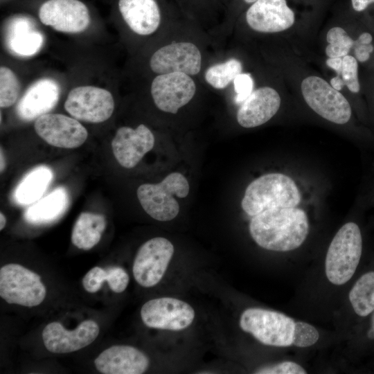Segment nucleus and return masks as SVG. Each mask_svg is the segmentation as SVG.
<instances>
[{
  "mask_svg": "<svg viewBox=\"0 0 374 374\" xmlns=\"http://www.w3.org/2000/svg\"><path fill=\"white\" fill-rule=\"evenodd\" d=\"M245 19L256 32L275 33L293 26L295 12L287 0H257L247 9Z\"/></svg>",
  "mask_w": 374,
  "mask_h": 374,
  "instance_id": "nucleus-15",
  "label": "nucleus"
},
{
  "mask_svg": "<svg viewBox=\"0 0 374 374\" xmlns=\"http://www.w3.org/2000/svg\"><path fill=\"white\" fill-rule=\"evenodd\" d=\"M195 315L194 309L188 303L172 297L151 299L141 310V317L145 326L172 331L190 326Z\"/></svg>",
  "mask_w": 374,
  "mask_h": 374,
  "instance_id": "nucleus-10",
  "label": "nucleus"
},
{
  "mask_svg": "<svg viewBox=\"0 0 374 374\" xmlns=\"http://www.w3.org/2000/svg\"><path fill=\"white\" fill-rule=\"evenodd\" d=\"M174 251L172 242L163 237L151 238L143 244L133 264L136 281L144 287L156 285L166 273Z\"/></svg>",
  "mask_w": 374,
  "mask_h": 374,
  "instance_id": "nucleus-9",
  "label": "nucleus"
},
{
  "mask_svg": "<svg viewBox=\"0 0 374 374\" xmlns=\"http://www.w3.org/2000/svg\"><path fill=\"white\" fill-rule=\"evenodd\" d=\"M36 133L48 144L60 148H76L87 139L86 128L75 118L60 114H45L35 122Z\"/></svg>",
  "mask_w": 374,
  "mask_h": 374,
  "instance_id": "nucleus-13",
  "label": "nucleus"
},
{
  "mask_svg": "<svg viewBox=\"0 0 374 374\" xmlns=\"http://www.w3.org/2000/svg\"><path fill=\"white\" fill-rule=\"evenodd\" d=\"M6 224V218L5 215L2 213H0V230H2L5 227Z\"/></svg>",
  "mask_w": 374,
  "mask_h": 374,
  "instance_id": "nucleus-40",
  "label": "nucleus"
},
{
  "mask_svg": "<svg viewBox=\"0 0 374 374\" xmlns=\"http://www.w3.org/2000/svg\"><path fill=\"white\" fill-rule=\"evenodd\" d=\"M298 321L282 312L261 308H249L240 315L239 324L261 344L278 347L294 346Z\"/></svg>",
  "mask_w": 374,
  "mask_h": 374,
  "instance_id": "nucleus-4",
  "label": "nucleus"
},
{
  "mask_svg": "<svg viewBox=\"0 0 374 374\" xmlns=\"http://www.w3.org/2000/svg\"><path fill=\"white\" fill-rule=\"evenodd\" d=\"M249 229L252 239L260 247L285 252L304 242L309 233V221L301 208H274L253 216Z\"/></svg>",
  "mask_w": 374,
  "mask_h": 374,
  "instance_id": "nucleus-1",
  "label": "nucleus"
},
{
  "mask_svg": "<svg viewBox=\"0 0 374 374\" xmlns=\"http://www.w3.org/2000/svg\"><path fill=\"white\" fill-rule=\"evenodd\" d=\"M353 10L356 12H363L374 3V0H350Z\"/></svg>",
  "mask_w": 374,
  "mask_h": 374,
  "instance_id": "nucleus-37",
  "label": "nucleus"
},
{
  "mask_svg": "<svg viewBox=\"0 0 374 374\" xmlns=\"http://www.w3.org/2000/svg\"><path fill=\"white\" fill-rule=\"evenodd\" d=\"M5 167V159L3 154L2 153V150L1 149V172H2Z\"/></svg>",
  "mask_w": 374,
  "mask_h": 374,
  "instance_id": "nucleus-41",
  "label": "nucleus"
},
{
  "mask_svg": "<svg viewBox=\"0 0 374 374\" xmlns=\"http://www.w3.org/2000/svg\"><path fill=\"white\" fill-rule=\"evenodd\" d=\"M99 326L93 320H85L73 330H66L60 323H48L42 331L46 348L53 353H69L91 344L99 334Z\"/></svg>",
  "mask_w": 374,
  "mask_h": 374,
  "instance_id": "nucleus-16",
  "label": "nucleus"
},
{
  "mask_svg": "<svg viewBox=\"0 0 374 374\" xmlns=\"http://www.w3.org/2000/svg\"><path fill=\"white\" fill-rule=\"evenodd\" d=\"M39 17L44 25L66 33H82L90 24L88 8L79 0H48L41 6Z\"/></svg>",
  "mask_w": 374,
  "mask_h": 374,
  "instance_id": "nucleus-14",
  "label": "nucleus"
},
{
  "mask_svg": "<svg viewBox=\"0 0 374 374\" xmlns=\"http://www.w3.org/2000/svg\"><path fill=\"white\" fill-rule=\"evenodd\" d=\"M46 290L41 277L18 264H8L0 269V296L7 303L26 307L39 305Z\"/></svg>",
  "mask_w": 374,
  "mask_h": 374,
  "instance_id": "nucleus-7",
  "label": "nucleus"
},
{
  "mask_svg": "<svg viewBox=\"0 0 374 374\" xmlns=\"http://www.w3.org/2000/svg\"><path fill=\"white\" fill-rule=\"evenodd\" d=\"M60 86L51 78H42L30 85L17 105V113L24 121H30L47 114L57 104Z\"/></svg>",
  "mask_w": 374,
  "mask_h": 374,
  "instance_id": "nucleus-20",
  "label": "nucleus"
},
{
  "mask_svg": "<svg viewBox=\"0 0 374 374\" xmlns=\"http://www.w3.org/2000/svg\"><path fill=\"white\" fill-rule=\"evenodd\" d=\"M342 60L343 57H329L328 59H327L326 62L328 66L333 69L337 73V75L340 76L342 66Z\"/></svg>",
  "mask_w": 374,
  "mask_h": 374,
  "instance_id": "nucleus-38",
  "label": "nucleus"
},
{
  "mask_svg": "<svg viewBox=\"0 0 374 374\" xmlns=\"http://www.w3.org/2000/svg\"><path fill=\"white\" fill-rule=\"evenodd\" d=\"M118 8L125 23L137 35H150L160 25V10L154 0H119Z\"/></svg>",
  "mask_w": 374,
  "mask_h": 374,
  "instance_id": "nucleus-21",
  "label": "nucleus"
},
{
  "mask_svg": "<svg viewBox=\"0 0 374 374\" xmlns=\"http://www.w3.org/2000/svg\"><path fill=\"white\" fill-rule=\"evenodd\" d=\"M154 136L145 125L136 128H118L112 141V148L118 163L125 168L135 167L154 145Z\"/></svg>",
  "mask_w": 374,
  "mask_h": 374,
  "instance_id": "nucleus-17",
  "label": "nucleus"
},
{
  "mask_svg": "<svg viewBox=\"0 0 374 374\" xmlns=\"http://www.w3.org/2000/svg\"><path fill=\"white\" fill-rule=\"evenodd\" d=\"M320 335L317 329L305 321H298L294 346L306 348L314 345L319 339Z\"/></svg>",
  "mask_w": 374,
  "mask_h": 374,
  "instance_id": "nucleus-30",
  "label": "nucleus"
},
{
  "mask_svg": "<svg viewBox=\"0 0 374 374\" xmlns=\"http://www.w3.org/2000/svg\"><path fill=\"white\" fill-rule=\"evenodd\" d=\"M300 202V192L292 178L282 173H269L248 185L241 206L253 217L270 208L296 207Z\"/></svg>",
  "mask_w": 374,
  "mask_h": 374,
  "instance_id": "nucleus-2",
  "label": "nucleus"
},
{
  "mask_svg": "<svg viewBox=\"0 0 374 374\" xmlns=\"http://www.w3.org/2000/svg\"><path fill=\"white\" fill-rule=\"evenodd\" d=\"M106 224L105 217L101 214L81 213L72 230V243L80 249H91L100 240Z\"/></svg>",
  "mask_w": 374,
  "mask_h": 374,
  "instance_id": "nucleus-26",
  "label": "nucleus"
},
{
  "mask_svg": "<svg viewBox=\"0 0 374 374\" xmlns=\"http://www.w3.org/2000/svg\"><path fill=\"white\" fill-rule=\"evenodd\" d=\"M149 358L130 346H112L95 359L97 370L103 374H141L149 366Z\"/></svg>",
  "mask_w": 374,
  "mask_h": 374,
  "instance_id": "nucleus-19",
  "label": "nucleus"
},
{
  "mask_svg": "<svg viewBox=\"0 0 374 374\" xmlns=\"http://www.w3.org/2000/svg\"><path fill=\"white\" fill-rule=\"evenodd\" d=\"M106 271V281L110 289L116 293L123 292L129 283L130 277L128 274L120 267H109Z\"/></svg>",
  "mask_w": 374,
  "mask_h": 374,
  "instance_id": "nucleus-34",
  "label": "nucleus"
},
{
  "mask_svg": "<svg viewBox=\"0 0 374 374\" xmlns=\"http://www.w3.org/2000/svg\"><path fill=\"white\" fill-rule=\"evenodd\" d=\"M6 42L14 54L29 57L38 53L44 44L43 35L35 30L30 20L18 18L8 26Z\"/></svg>",
  "mask_w": 374,
  "mask_h": 374,
  "instance_id": "nucleus-22",
  "label": "nucleus"
},
{
  "mask_svg": "<svg viewBox=\"0 0 374 374\" xmlns=\"http://www.w3.org/2000/svg\"><path fill=\"white\" fill-rule=\"evenodd\" d=\"M196 83L184 73L159 74L152 80L150 92L156 107L162 112L176 114L194 97Z\"/></svg>",
  "mask_w": 374,
  "mask_h": 374,
  "instance_id": "nucleus-11",
  "label": "nucleus"
},
{
  "mask_svg": "<svg viewBox=\"0 0 374 374\" xmlns=\"http://www.w3.org/2000/svg\"><path fill=\"white\" fill-rule=\"evenodd\" d=\"M53 177L46 166H39L29 171L13 192L15 202L21 206L32 204L41 198Z\"/></svg>",
  "mask_w": 374,
  "mask_h": 374,
  "instance_id": "nucleus-24",
  "label": "nucleus"
},
{
  "mask_svg": "<svg viewBox=\"0 0 374 374\" xmlns=\"http://www.w3.org/2000/svg\"><path fill=\"white\" fill-rule=\"evenodd\" d=\"M64 109L77 120L98 123L111 117L114 110V100L107 89L93 86H80L69 91Z\"/></svg>",
  "mask_w": 374,
  "mask_h": 374,
  "instance_id": "nucleus-8",
  "label": "nucleus"
},
{
  "mask_svg": "<svg viewBox=\"0 0 374 374\" xmlns=\"http://www.w3.org/2000/svg\"><path fill=\"white\" fill-rule=\"evenodd\" d=\"M357 339L358 346L362 351L374 350V311L360 323Z\"/></svg>",
  "mask_w": 374,
  "mask_h": 374,
  "instance_id": "nucleus-31",
  "label": "nucleus"
},
{
  "mask_svg": "<svg viewBox=\"0 0 374 374\" xmlns=\"http://www.w3.org/2000/svg\"><path fill=\"white\" fill-rule=\"evenodd\" d=\"M363 238L357 224L348 222L336 233L325 259V274L332 285L341 286L349 282L361 262Z\"/></svg>",
  "mask_w": 374,
  "mask_h": 374,
  "instance_id": "nucleus-3",
  "label": "nucleus"
},
{
  "mask_svg": "<svg viewBox=\"0 0 374 374\" xmlns=\"http://www.w3.org/2000/svg\"><path fill=\"white\" fill-rule=\"evenodd\" d=\"M280 103V96L275 89L260 87L253 90L241 104L237 112V121L244 128L263 125L277 113Z\"/></svg>",
  "mask_w": 374,
  "mask_h": 374,
  "instance_id": "nucleus-18",
  "label": "nucleus"
},
{
  "mask_svg": "<svg viewBox=\"0 0 374 374\" xmlns=\"http://www.w3.org/2000/svg\"><path fill=\"white\" fill-rule=\"evenodd\" d=\"M330 85L336 90L341 91L344 87V82L341 76L336 75L330 80Z\"/></svg>",
  "mask_w": 374,
  "mask_h": 374,
  "instance_id": "nucleus-39",
  "label": "nucleus"
},
{
  "mask_svg": "<svg viewBox=\"0 0 374 374\" xmlns=\"http://www.w3.org/2000/svg\"><path fill=\"white\" fill-rule=\"evenodd\" d=\"M235 93V101L242 104L253 92L254 81L249 73H240L233 81Z\"/></svg>",
  "mask_w": 374,
  "mask_h": 374,
  "instance_id": "nucleus-33",
  "label": "nucleus"
},
{
  "mask_svg": "<svg viewBox=\"0 0 374 374\" xmlns=\"http://www.w3.org/2000/svg\"><path fill=\"white\" fill-rule=\"evenodd\" d=\"M69 195L64 187H58L33 203L24 213L26 220L32 224L52 222L61 217L69 206Z\"/></svg>",
  "mask_w": 374,
  "mask_h": 374,
  "instance_id": "nucleus-23",
  "label": "nucleus"
},
{
  "mask_svg": "<svg viewBox=\"0 0 374 374\" xmlns=\"http://www.w3.org/2000/svg\"><path fill=\"white\" fill-rule=\"evenodd\" d=\"M257 0H244L246 3L252 4Z\"/></svg>",
  "mask_w": 374,
  "mask_h": 374,
  "instance_id": "nucleus-42",
  "label": "nucleus"
},
{
  "mask_svg": "<svg viewBox=\"0 0 374 374\" xmlns=\"http://www.w3.org/2000/svg\"><path fill=\"white\" fill-rule=\"evenodd\" d=\"M242 71V62L236 58H230L209 66L204 73V79L214 89H223Z\"/></svg>",
  "mask_w": 374,
  "mask_h": 374,
  "instance_id": "nucleus-27",
  "label": "nucleus"
},
{
  "mask_svg": "<svg viewBox=\"0 0 374 374\" xmlns=\"http://www.w3.org/2000/svg\"><path fill=\"white\" fill-rule=\"evenodd\" d=\"M301 90L308 105L324 119L338 125L350 121L352 109L349 102L323 78L317 75L305 78Z\"/></svg>",
  "mask_w": 374,
  "mask_h": 374,
  "instance_id": "nucleus-6",
  "label": "nucleus"
},
{
  "mask_svg": "<svg viewBox=\"0 0 374 374\" xmlns=\"http://www.w3.org/2000/svg\"><path fill=\"white\" fill-rule=\"evenodd\" d=\"M348 299L353 314L360 323L374 311V268L364 271L355 280Z\"/></svg>",
  "mask_w": 374,
  "mask_h": 374,
  "instance_id": "nucleus-25",
  "label": "nucleus"
},
{
  "mask_svg": "<svg viewBox=\"0 0 374 374\" xmlns=\"http://www.w3.org/2000/svg\"><path fill=\"white\" fill-rule=\"evenodd\" d=\"M106 278V270L100 267H94L82 278V285L88 292L94 293L101 288Z\"/></svg>",
  "mask_w": 374,
  "mask_h": 374,
  "instance_id": "nucleus-35",
  "label": "nucleus"
},
{
  "mask_svg": "<svg viewBox=\"0 0 374 374\" xmlns=\"http://www.w3.org/2000/svg\"><path fill=\"white\" fill-rule=\"evenodd\" d=\"M258 374H305L306 370L300 364L292 361H283L258 368Z\"/></svg>",
  "mask_w": 374,
  "mask_h": 374,
  "instance_id": "nucleus-32",
  "label": "nucleus"
},
{
  "mask_svg": "<svg viewBox=\"0 0 374 374\" xmlns=\"http://www.w3.org/2000/svg\"><path fill=\"white\" fill-rule=\"evenodd\" d=\"M190 186L186 177L173 172L157 184H143L136 190L138 199L143 210L156 220H173L179 212V204L175 197H186Z\"/></svg>",
  "mask_w": 374,
  "mask_h": 374,
  "instance_id": "nucleus-5",
  "label": "nucleus"
},
{
  "mask_svg": "<svg viewBox=\"0 0 374 374\" xmlns=\"http://www.w3.org/2000/svg\"><path fill=\"white\" fill-rule=\"evenodd\" d=\"M358 61L352 55L348 54L343 57L340 76L347 89L354 94L359 93L361 90L358 75Z\"/></svg>",
  "mask_w": 374,
  "mask_h": 374,
  "instance_id": "nucleus-29",
  "label": "nucleus"
},
{
  "mask_svg": "<svg viewBox=\"0 0 374 374\" xmlns=\"http://www.w3.org/2000/svg\"><path fill=\"white\" fill-rule=\"evenodd\" d=\"M326 41L328 44L344 46L351 51L354 46L355 39L351 37L344 28L334 26L328 31Z\"/></svg>",
  "mask_w": 374,
  "mask_h": 374,
  "instance_id": "nucleus-36",
  "label": "nucleus"
},
{
  "mask_svg": "<svg viewBox=\"0 0 374 374\" xmlns=\"http://www.w3.org/2000/svg\"><path fill=\"white\" fill-rule=\"evenodd\" d=\"M20 83L16 74L8 67L0 68V107L12 106L17 100Z\"/></svg>",
  "mask_w": 374,
  "mask_h": 374,
  "instance_id": "nucleus-28",
  "label": "nucleus"
},
{
  "mask_svg": "<svg viewBox=\"0 0 374 374\" xmlns=\"http://www.w3.org/2000/svg\"><path fill=\"white\" fill-rule=\"evenodd\" d=\"M202 65V53L190 42L166 44L157 50L150 60L151 70L158 75L181 72L192 76L200 72Z\"/></svg>",
  "mask_w": 374,
  "mask_h": 374,
  "instance_id": "nucleus-12",
  "label": "nucleus"
}]
</instances>
